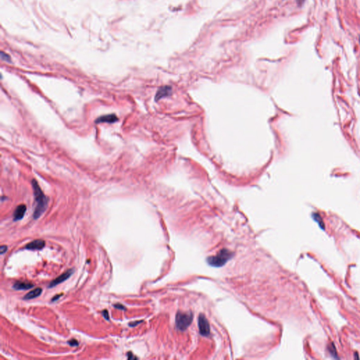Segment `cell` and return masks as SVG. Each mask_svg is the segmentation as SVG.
Masks as SVG:
<instances>
[{"mask_svg":"<svg viewBox=\"0 0 360 360\" xmlns=\"http://www.w3.org/2000/svg\"><path fill=\"white\" fill-rule=\"evenodd\" d=\"M61 296H63V293L59 294V295H57V296H54V297H53V299H52V302H53V301H56V300H57L59 299V297H61Z\"/></svg>","mask_w":360,"mask_h":360,"instance_id":"d6986e66","label":"cell"},{"mask_svg":"<svg viewBox=\"0 0 360 360\" xmlns=\"http://www.w3.org/2000/svg\"><path fill=\"white\" fill-rule=\"evenodd\" d=\"M233 252L227 249H222L215 255L208 257L207 262L208 265L214 267H220L225 265L226 263L233 257Z\"/></svg>","mask_w":360,"mask_h":360,"instance_id":"7a4b0ae2","label":"cell"},{"mask_svg":"<svg viewBox=\"0 0 360 360\" xmlns=\"http://www.w3.org/2000/svg\"><path fill=\"white\" fill-rule=\"evenodd\" d=\"M26 212V206L25 205H20L15 208L13 212V220L18 221L21 220L25 215Z\"/></svg>","mask_w":360,"mask_h":360,"instance_id":"ba28073f","label":"cell"},{"mask_svg":"<svg viewBox=\"0 0 360 360\" xmlns=\"http://www.w3.org/2000/svg\"><path fill=\"white\" fill-rule=\"evenodd\" d=\"M6 250H7V246H6V245H2L0 247V252H1V254H4Z\"/></svg>","mask_w":360,"mask_h":360,"instance_id":"2e32d148","label":"cell"},{"mask_svg":"<svg viewBox=\"0 0 360 360\" xmlns=\"http://www.w3.org/2000/svg\"><path fill=\"white\" fill-rule=\"evenodd\" d=\"M114 307L116 308V309H118V310H125V307L122 305H121V304H115V305H114Z\"/></svg>","mask_w":360,"mask_h":360,"instance_id":"5bb4252c","label":"cell"},{"mask_svg":"<svg viewBox=\"0 0 360 360\" xmlns=\"http://www.w3.org/2000/svg\"><path fill=\"white\" fill-rule=\"evenodd\" d=\"M359 44H360V36L359 37Z\"/></svg>","mask_w":360,"mask_h":360,"instance_id":"44dd1931","label":"cell"},{"mask_svg":"<svg viewBox=\"0 0 360 360\" xmlns=\"http://www.w3.org/2000/svg\"><path fill=\"white\" fill-rule=\"evenodd\" d=\"M141 322H142V321H133V322H131L129 324V325L132 326V327H134V326L138 325L139 324H140Z\"/></svg>","mask_w":360,"mask_h":360,"instance_id":"e0dca14e","label":"cell"},{"mask_svg":"<svg viewBox=\"0 0 360 360\" xmlns=\"http://www.w3.org/2000/svg\"><path fill=\"white\" fill-rule=\"evenodd\" d=\"M1 58H2V60H4V61H9V62L11 61V59H10L9 56L6 54V53H4V52L1 53Z\"/></svg>","mask_w":360,"mask_h":360,"instance_id":"7c38bea8","label":"cell"},{"mask_svg":"<svg viewBox=\"0 0 360 360\" xmlns=\"http://www.w3.org/2000/svg\"><path fill=\"white\" fill-rule=\"evenodd\" d=\"M305 0H296V2L297 4H298V6H303V4L305 3Z\"/></svg>","mask_w":360,"mask_h":360,"instance_id":"ac0fdd59","label":"cell"},{"mask_svg":"<svg viewBox=\"0 0 360 360\" xmlns=\"http://www.w3.org/2000/svg\"><path fill=\"white\" fill-rule=\"evenodd\" d=\"M193 320L191 313L179 312L176 316V326L180 331H184L190 326Z\"/></svg>","mask_w":360,"mask_h":360,"instance_id":"3957f363","label":"cell"},{"mask_svg":"<svg viewBox=\"0 0 360 360\" xmlns=\"http://www.w3.org/2000/svg\"><path fill=\"white\" fill-rule=\"evenodd\" d=\"M72 274H73V269H69V270H68V271H66V272H64L63 274L60 275L59 277H57V279H55L54 280H53L52 281H51L50 284L49 285V288H53L56 286L60 284V283H61L62 282H63L64 281H66V279H68L69 277L72 275Z\"/></svg>","mask_w":360,"mask_h":360,"instance_id":"5b68a950","label":"cell"},{"mask_svg":"<svg viewBox=\"0 0 360 360\" xmlns=\"http://www.w3.org/2000/svg\"><path fill=\"white\" fill-rule=\"evenodd\" d=\"M45 245V242L44 241L41 240V239H37L30 242V243L26 245V249L28 250H41L43 249Z\"/></svg>","mask_w":360,"mask_h":360,"instance_id":"52a82bcc","label":"cell"},{"mask_svg":"<svg viewBox=\"0 0 360 360\" xmlns=\"http://www.w3.org/2000/svg\"><path fill=\"white\" fill-rule=\"evenodd\" d=\"M42 289L41 288H36L34 290H31L23 297V300H31L37 298L42 294Z\"/></svg>","mask_w":360,"mask_h":360,"instance_id":"9c48e42d","label":"cell"},{"mask_svg":"<svg viewBox=\"0 0 360 360\" xmlns=\"http://www.w3.org/2000/svg\"><path fill=\"white\" fill-rule=\"evenodd\" d=\"M32 186L33 191H34L35 202H36V206H35L34 213H33V218L37 220L46 211L49 199L42 192L36 180H33L32 181Z\"/></svg>","mask_w":360,"mask_h":360,"instance_id":"6da1fadb","label":"cell"},{"mask_svg":"<svg viewBox=\"0 0 360 360\" xmlns=\"http://www.w3.org/2000/svg\"><path fill=\"white\" fill-rule=\"evenodd\" d=\"M34 285L31 283L21 282V281H17L13 286V288L15 290H28L29 288H33Z\"/></svg>","mask_w":360,"mask_h":360,"instance_id":"30bf717a","label":"cell"},{"mask_svg":"<svg viewBox=\"0 0 360 360\" xmlns=\"http://www.w3.org/2000/svg\"><path fill=\"white\" fill-rule=\"evenodd\" d=\"M118 120V118L115 114H110V115H107L98 118L95 120L96 123H104V122H107V123H114V122H117Z\"/></svg>","mask_w":360,"mask_h":360,"instance_id":"8992f818","label":"cell"},{"mask_svg":"<svg viewBox=\"0 0 360 360\" xmlns=\"http://www.w3.org/2000/svg\"><path fill=\"white\" fill-rule=\"evenodd\" d=\"M198 328L199 332L203 336H209L211 329H210V325L208 321L207 320L206 317L203 314H200L198 317Z\"/></svg>","mask_w":360,"mask_h":360,"instance_id":"277c9868","label":"cell"},{"mask_svg":"<svg viewBox=\"0 0 360 360\" xmlns=\"http://www.w3.org/2000/svg\"><path fill=\"white\" fill-rule=\"evenodd\" d=\"M68 343L70 345V346H72V347H75V346H77L78 345V342L76 341L75 339H71L68 342Z\"/></svg>","mask_w":360,"mask_h":360,"instance_id":"4fadbf2b","label":"cell"},{"mask_svg":"<svg viewBox=\"0 0 360 360\" xmlns=\"http://www.w3.org/2000/svg\"><path fill=\"white\" fill-rule=\"evenodd\" d=\"M127 356H128V359H135V358H136L135 357H134V356H133L131 352H130V353H128V355H127Z\"/></svg>","mask_w":360,"mask_h":360,"instance_id":"ffe728a7","label":"cell"},{"mask_svg":"<svg viewBox=\"0 0 360 360\" xmlns=\"http://www.w3.org/2000/svg\"><path fill=\"white\" fill-rule=\"evenodd\" d=\"M169 90H170V88H169V87H165L164 88H161L159 89V91L157 92V94H156V100L160 99V98L163 97V96H165L167 94V93L169 92Z\"/></svg>","mask_w":360,"mask_h":360,"instance_id":"8fae6325","label":"cell"},{"mask_svg":"<svg viewBox=\"0 0 360 360\" xmlns=\"http://www.w3.org/2000/svg\"><path fill=\"white\" fill-rule=\"evenodd\" d=\"M102 314L103 316L104 317V318L107 319V320H109V315H108V312L107 310H104L102 312Z\"/></svg>","mask_w":360,"mask_h":360,"instance_id":"9a60e30c","label":"cell"}]
</instances>
